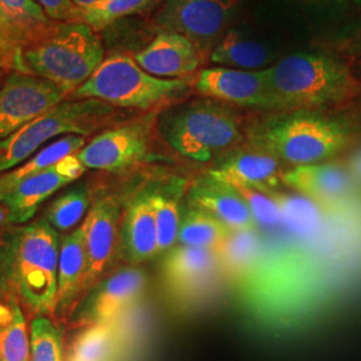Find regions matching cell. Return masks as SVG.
Instances as JSON below:
<instances>
[{
    "instance_id": "cell-1",
    "label": "cell",
    "mask_w": 361,
    "mask_h": 361,
    "mask_svg": "<svg viewBox=\"0 0 361 361\" xmlns=\"http://www.w3.org/2000/svg\"><path fill=\"white\" fill-rule=\"evenodd\" d=\"M59 245L46 219L7 231L0 244V269L10 292L37 316L56 313Z\"/></svg>"
},
{
    "instance_id": "cell-2",
    "label": "cell",
    "mask_w": 361,
    "mask_h": 361,
    "mask_svg": "<svg viewBox=\"0 0 361 361\" xmlns=\"http://www.w3.org/2000/svg\"><path fill=\"white\" fill-rule=\"evenodd\" d=\"M104 61L98 32L82 22H54L19 54L18 71L46 79L68 98Z\"/></svg>"
},
{
    "instance_id": "cell-3",
    "label": "cell",
    "mask_w": 361,
    "mask_h": 361,
    "mask_svg": "<svg viewBox=\"0 0 361 361\" xmlns=\"http://www.w3.org/2000/svg\"><path fill=\"white\" fill-rule=\"evenodd\" d=\"M273 109L307 110L340 104L356 92L348 67L319 54H295L267 68Z\"/></svg>"
},
{
    "instance_id": "cell-4",
    "label": "cell",
    "mask_w": 361,
    "mask_h": 361,
    "mask_svg": "<svg viewBox=\"0 0 361 361\" xmlns=\"http://www.w3.org/2000/svg\"><path fill=\"white\" fill-rule=\"evenodd\" d=\"M188 79H162L146 73L134 58L111 54L79 89L74 99H98L122 109L152 110L188 90Z\"/></svg>"
},
{
    "instance_id": "cell-5",
    "label": "cell",
    "mask_w": 361,
    "mask_h": 361,
    "mask_svg": "<svg viewBox=\"0 0 361 361\" xmlns=\"http://www.w3.org/2000/svg\"><path fill=\"white\" fill-rule=\"evenodd\" d=\"M255 142L276 159L302 166L337 154L348 142V131L337 121L297 110L262 123L256 130Z\"/></svg>"
},
{
    "instance_id": "cell-6",
    "label": "cell",
    "mask_w": 361,
    "mask_h": 361,
    "mask_svg": "<svg viewBox=\"0 0 361 361\" xmlns=\"http://www.w3.org/2000/svg\"><path fill=\"white\" fill-rule=\"evenodd\" d=\"M161 131L171 149L195 162H207L243 141L237 114L210 98L164 116Z\"/></svg>"
},
{
    "instance_id": "cell-7",
    "label": "cell",
    "mask_w": 361,
    "mask_h": 361,
    "mask_svg": "<svg viewBox=\"0 0 361 361\" xmlns=\"http://www.w3.org/2000/svg\"><path fill=\"white\" fill-rule=\"evenodd\" d=\"M111 104L98 99H66L0 141V174L19 166L44 143L65 135L86 137L111 116Z\"/></svg>"
},
{
    "instance_id": "cell-8",
    "label": "cell",
    "mask_w": 361,
    "mask_h": 361,
    "mask_svg": "<svg viewBox=\"0 0 361 361\" xmlns=\"http://www.w3.org/2000/svg\"><path fill=\"white\" fill-rule=\"evenodd\" d=\"M68 98L65 91L42 78L8 70L0 89V141Z\"/></svg>"
},
{
    "instance_id": "cell-9",
    "label": "cell",
    "mask_w": 361,
    "mask_h": 361,
    "mask_svg": "<svg viewBox=\"0 0 361 361\" xmlns=\"http://www.w3.org/2000/svg\"><path fill=\"white\" fill-rule=\"evenodd\" d=\"M237 3L238 0H166L155 20L164 31L186 37L204 51L225 35Z\"/></svg>"
},
{
    "instance_id": "cell-10",
    "label": "cell",
    "mask_w": 361,
    "mask_h": 361,
    "mask_svg": "<svg viewBox=\"0 0 361 361\" xmlns=\"http://www.w3.org/2000/svg\"><path fill=\"white\" fill-rule=\"evenodd\" d=\"M150 149V121L140 119L104 130L77 153L85 169L110 173L125 171L141 164Z\"/></svg>"
},
{
    "instance_id": "cell-11",
    "label": "cell",
    "mask_w": 361,
    "mask_h": 361,
    "mask_svg": "<svg viewBox=\"0 0 361 361\" xmlns=\"http://www.w3.org/2000/svg\"><path fill=\"white\" fill-rule=\"evenodd\" d=\"M85 166L77 154L68 155L50 168L20 180L1 201L10 213L11 225H25L35 217L40 205L66 185L77 180Z\"/></svg>"
},
{
    "instance_id": "cell-12",
    "label": "cell",
    "mask_w": 361,
    "mask_h": 361,
    "mask_svg": "<svg viewBox=\"0 0 361 361\" xmlns=\"http://www.w3.org/2000/svg\"><path fill=\"white\" fill-rule=\"evenodd\" d=\"M146 276L135 268L116 271L101 281L73 310L74 322L110 324L142 296Z\"/></svg>"
},
{
    "instance_id": "cell-13",
    "label": "cell",
    "mask_w": 361,
    "mask_h": 361,
    "mask_svg": "<svg viewBox=\"0 0 361 361\" xmlns=\"http://www.w3.org/2000/svg\"><path fill=\"white\" fill-rule=\"evenodd\" d=\"M281 180L328 213L344 210L359 189L348 170L332 164L296 166L284 173Z\"/></svg>"
},
{
    "instance_id": "cell-14",
    "label": "cell",
    "mask_w": 361,
    "mask_h": 361,
    "mask_svg": "<svg viewBox=\"0 0 361 361\" xmlns=\"http://www.w3.org/2000/svg\"><path fill=\"white\" fill-rule=\"evenodd\" d=\"M195 90L210 99L256 109H273L267 70L210 67L200 71Z\"/></svg>"
},
{
    "instance_id": "cell-15",
    "label": "cell",
    "mask_w": 361,
    "mask_h": 361,
    "mask_svg": "<svg viewBox=\"0 0 361 361\" xmlns=\"http://www.w3.org/2000/svg\"><path fill=\"white\" fill-rule=\"evenodd\" d=\"M162 269L171 292L192 298L214 284L219 273L214 250L185 245L169 253Z\"/></svg>"
},
{
    "instance_id": "cell-16",
    "label": "cell",
    "mask_w": 361,
    "mask_h": 361,
    "mask_svg": "<svg viewBox=\"0 0 361 361\" xmlns=\"http://www.w3.org/2000/svg\"><path fill=\"white\" fill-rule=\"evenodd\" d=\"M134 59L153 77L182 79L201 65V51L186 37L161 31L143 50L134 55Z\"/></svg>"
},
{
    "instance_id": "cell-17",
    "label": "cell",
    "mask_w": 361,
    "mask_h": 361,
    "mask_svg": "<svg viewBox=\"0 0 361 361\" xmlns=\"http://www.w3.org/2000/svg\"><path fill=\"white\" fill-rule=\"evenodd\" d=\"M119 224V204L113 197L101 198L83 222L87 250L86 288L95 284L114 255Z\"/></svg>"
},
{
    "instance_id": "cell-18",
    "label": "cell",
    "mask_w": 361,
    "mask_h": 361,
    "mask_svg": "<svg viewBox=\"0 0 361 361\" xmlns=\"http://www.w3.org/2000/svg\"><path fill=\"white\" fill-rule=\"evenodd\" d=\"M190 201L194 207L219 219L229 231H252L257 226L245 201L235 190L210 177L194 185Z\"/></svg>"
},
{
    "instance_id": "cell-19",
    "label": "cell",
    "mask_w": 361,
    "mask_h": 361,
    "mask_svg": "<svg viewBox=\"0 0 361 361\" xmlns=\"http://www.w3.org/2000/svg\"><path fill=\"white\" fill-rule=\"evenodd\" d=\"M87 250L83 224L61 238L58 261V304L56 313L62 316L73 310L80 292L86 288Z\"/></svg>"
},
{
    "instance_id": "cell-20",
    "label": "cell",
    "mask_w": 361,
    "mask_h": 361,
    "mask_svg": "<svg viewBox=\"0 0 361 361\" xmlns=\"http://www.w3.org/2000/svg\"><path fill=\"white\" fill-rule=\"evenodd\" d=\"M209 177L229 186H247L269 193L281 178L274 157L264 153H240L229 157L209 171Z\"/></svg>"
},
{
    "instance_id": "cell-21",
    "label": "cell",
    "mask_w": 361,
    "mask_h": 361,
    "mask_svg": "<svg viewBox=\"0 0 361 361\" xmlns=\"http://www.w3.org/2000/svg\"><path fill=\"white\" fill-rule=\"evenodd\" d=\"M122 238L128 258L140 264L158 255V235L152 190L137 194L125 213Z\"/></svg>"
},
{
    "instance_id": "cell-22",
    "label": "cell",
    "mask_w": 361,
    "mask_h": 361,
    "mask_svg": "<svg viewBox=\"0 0 361 361\" xmlns=\"http://www.w3.org/2000/svg\"><path fill=\"white\" fill-rule=\"evenodd\" d=\"M264 245L256 229L229 231L214 250L219 271L234 283L252 276L262 257Z\"/></svg>"
},
{
    "instance_id": "cell-23",
    "label": "cell",
    "mask_w": 361,
    "mask_h": 361,
    "mask_svg": "<svg viewBox=\"0 0 361 361\" xmlns=\"http://www.w3.org/2000/svg\"><path fill=\"white\" fill-rule=\"evenodd\" d=\"M86 138L82 135H65L49 143L35 154L31 155L19 166L0 174V202L7 197L13 188L27 177L37 174L44 169L58 164L66 157L77 154L86 145Z\"/></svg>"
},
{
    "instance_id": "cell-24",
    "label": "cell",
    "mask_w": 361,
    "mask_h": 361,
    "mask_svg": "<svg viewBox=\"0 0 361 361\" xmlns=\"http://www.w3.org/2000/svg\"><path fill=\"white\" fill-rule=\"evenodd\" d=\"M271 52L258 40L247 38L238 31H231L214 46L210 61L229 68L256 71L271 61Z\"/></svg>"
},
{
    "instance_id": "cell-25",
    "label": "cell",
    "mask_w": 361,
    "mask_h": 361,
    "mask_svg": "<svg viewBox=\"0 0 361 361\" xmlns=\"http://www.w3.org/2000/svg\"><path fill=\"white\" fill-rule=\"evenodd\" d=\"M19 300L0 298V361H30V336Z\"/></svg>"
},
{
    "instance_id": "cell-26",
    "label": "cell",
    "mask_w": 361,
    "mask_h": 361,
    "mask_svg": "<svg viewBox=\"0 0 361 361\" xmlns=\"http://www.w3.org/2000/svg\"><path fill=\"white\" fill-rule=\"evenodd\" d=\"M0 19L19 54L52 22L35 0H0Z\"/></svg>"
},
{
    "instance_id": "cell-27",
    "label": "cell",
    "mask_w": 361,
    "mask_h": 361,
    "mask_svg": "<svg viewBox=\"0 0 361 361\" xmlns=\"http://www.w3.org/2000/svg\"><path fill=\"white\" fill-rule=\"evenodd\" d=\"M281 210V225L298 237L312 240L320 237L325 226L323 207L304 195H279L271 193ZM328 213V212H326Z\"/></svg>"
},
{
    "instance_id": "cell-28",
    "label": "cell",
    "mask_w": 361,
    "mask_h": 361,
    "mask_svg": "<svg viewBox=\"0 0 361 361\" xmlns=\"http://www.w3.org/2000/svg\"><path fill=\"white\" fill-rule=\"evenodd\" d=\"M177 183L152 190V204L154 209L158 253L170 250L178 241L180 226V201Z\"/></svg>"
},
{
    "instance_id": "cell-29",
    "label": "cell",
    "mask_w": 361,
    "mask_h": 361,
    "mask_svg": "<svg viewBox=\"0 0 361 361\" xmlns=\"http://www.w3.org/2000/svg\"><path fill=\"white\" fill-rule=\"evenodd\" d=\"M229 229L214 216L201 209H190L180 221L178 243L180 245L216 250Z\"/></svg>"
},
{
    "instance_id": "cell-30",
    "label": "cell",
    "mask_w": 361,
    "mask_h": 361,
    "mask_svg": "<svg viewBox=\"0 0 361 361\" xmlns=\"http://www.w3.org/2000/svg\"><path fill=\"white\" fill-rule=\"evenodd\" d=\"M90 207V193L86 185H75L52 201L44 219L56 232H67L77 226Z\"/></svg>"
},
{
    "instance_id": "cell-31",
    "label": "cell",
    "mask_w": 361,
    "mask_h": 361,
    "mask_svg": "<svg viewBox=\"0 0 361 361\" xmlns=\"http://www.w3.org/2000/svg\"><path fill=\"white\" fill-rule=\"evenodd\" d=\"M114 345L113 323L92 324L75 338L68 361H109Z\"/></svg>"
},
{
    "instance_id": "cell-32",
    "label": "cell",
    "mask_w": 361,
    "mask_h": 361,
    "mask_svg": "<svg viewBox=\"0 0 361 361\" xmlns=\"http://www.w3.org/2000/svg\"><path fill=\"white\" fill-rule=\"evenodd\" d=\"M158 1L159 0H101L82 11L80 22L99 32L122 18L153 8Z\"/></svg>"
},
{
    "instance_id": "cell-33",
    "label": "cell",
    "mask_w": 361,
    "mask_h": 361,
    "mask_svg": "<svg viewBox=\"0 0 361 361\" xmlns=\"http://www.w3.org/2000/svg\"><path fill=\"white\" fill-rule=\"evenodd\" d=\"M30 335V361H63L62 332L47 316L32 319Z\"/></svg>"
},
{
    "instance_id": "cell-34",
    "label": "cell",
    "mask_w": 361,
    "mask_h": 361,
    "mask_svg": "<svg viewBox=\"0 0 361 361\" xmlns=\"http://www.w3.org/2000/svg\"><path fill=\"white\" fill-rule=\"evenodd\" d=\"M231 188L245 201L257 225L265 228L281 225V210L271 194L247 186L235 185Z\"/></svg>"
},
{
    "instance_id": "cell-35",
    "label": "cell",
    "mask_w": 361,
    "mask_h": 361,
    "mask_svg": "<svg viewBox=\"0 0 361 361\" xmlns=\"http://www.w3.org/2000/svg\"><path fill=\"white\" fill-rule=\"evenodd\" d=\"M54 22H80L82 11L73 0H35Z\"/></svg>"
},
{
    "instance_id": "cell-36",
    "label": "cell",
    "mask_w": 361,
    "mask_h": 361,
    "mask_svg": "<svg viewBox=\"0 0 361 361\" xmlns=\"http://www.w3.org/2000/svg\"><path fill=\"white\" fill-rule=\"evenodd\" d=\"M348 171L357 188H361V149L349 159Z\"/></svg>"
},
{
    "instance_id": "cell-37",
    "label": "cell",
    "mask_w": 361,
    "mask_h": 361,
    "mask_svg": "<svg viewBox=\"0 0 361 361\" xmlns=\"http://www.w3.org/2000/svg\"><path fill=\"white\" fill-rule=\"evenodd\" d=\"M11 225L10 222V213H8V209L6 207L4 204L0 202V244L3 241V237L4 234L8 231V226Z\"/></svg>"
},
{
    "instance_id": "cell-38",
    "label": "cell",
    "mask_w": 361,
    "mask_h": 361,
    "mask_svg": "<svg viewBox=\"0 0 361 361\" xmlns=\"http://www.w3.org/2000/svg\"><path fill=\"white\" fill-rule=\"evenodd\" d=\"M305 4L310 6H320V7H329V8H337V7H344L345 0H298Z\"/></svg>"
},
{
    "instance_id": "cell-39",
    "label": "cell",
    "mask_w": 361,
    "mask_h": 361,
    "mask_svg": "<svg viewBox=\"0 0 361 361\" xmlns=\"http://www.w3.org/2000/svg\"><path fill=\"white\" fill-rule=\"evenodd\" d=\"M98 1H101V0H73V3L77 6L80 11L90 8L94 4H97Z\"/></svg>"
},
{
    "instance_id": "cell-40",
    "label": "cell",
    "mask_w": 361,
    "mask_h": 361,
    "mask_svg": "<svg viewBox=\"0 0 361 361\" xmlns=\"http://www.w3.org/2000/svg\"><path fill=\"white\" fill-rule=\"evenodd\" d=\"M8 293H11V292H10V288H8V284H7V281H6V277H4L3 271L0 269V298L7 296Z\"/></svg>"
},
{
    "instance_id": "cell-41",
    "label": "cell",
    "mask_w": 361,
    "mask_h": 361,
    "mask_svg": "<svg viewBox=\"0 0 361 361\" xmlns=\"http://www.w3.org/2000/svg\"><path fill=\"white\" fill-rule=\"evenodd\" d=\"M3 67H0V89H1V85H3V79H4V74H3Z\"/></svg>"
},
{
    "instance_id": "cell-42",
    "label": "cell",
    "mask_w": 361,
    "mask_h": 361,
    "mask_svg": "<svg viewBox=\"0 0 361 361\" xmlns=\"http://www.w3.org/2000/svg\"><path fill=\"white\" fill-rule=\"evenodd\" d=\"M353 1H356V3H357V4H360V6H361V0H353Z\"/></svg>"
},
{
    "instance_id": "cell-43",
    "label": "cell",
    "mask_w": 361,
    "mask_h": 361,
    "mask_svg": "<svg viewBox=\"0 0 361 361\" xmlns=\"http://www.w3.org/2000/svg\"><path fill=\"white\" fill-rule=\"evenodd\" d=\"M0 67H1V65H0Z\"/></svg>"
}]
</instances>
